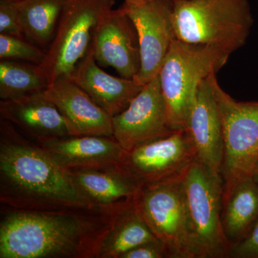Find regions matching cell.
Listing matches in <instances>:
<instances>
[{"label":"cell","mask_w":258,"mask_h":258,"mask_svg":"<svg viewBox=\"0 0 258 258\" xmlns=\"http://www.w3.org/2000/svg\"><path fill=\"white\" fill-rule=\"evenodd\" d=\"M13 1L20 2V1H21V0H13Z\"/></svg>","instance_id":"obj_29"},{"label":"cell","mask_w":258,"mask_h":258,"mask_svg":"<svg viewBox=\"0 0 258 258\" xmlns=\"http://www.w3.org/2000/svg\"><path fill=\"white\" fill-rule=\"evenodd\" d=\"M113 137L126 152L175 131L169 123L159 76L144 85L126 108L113 117Z\"/></svg>","instance_id":"obj_11"},{"label":"cell","mask_w":258,"mask_h":258,"mask_svg":"<svg viewBox=\"0 0 258 258\" xmlns=\"http://www.w3.org/2000/svg\"><path fill=\"white\" fill-rule=\"evenodd\" d=\"M0 201L8 209L23 211L106 210L86 196L69 169L2 118Z\"/></svg>","instance_id":"obj_1"},{"label":"cell","mask_w":258,"mask_h":258,"mask_svg":"<svg viewBox=\"0 0 258 258\" xmlns=\"http://www.w3.org/2000/svg\"><path fill=\"white\" fill-rule=\"evenodd\" d=\"M36 142L55 162L67 169L119 166L125 153L113 137L70 136Z\"/></svg>","instance_id":"obj_15"},{"label":"cell","mask_w":258,"mask_h":258,"mask_svg":"<svg viewBox=\"0 0 258 258\" xmlns=\"http://www.w3.org/2000/svg\"><path fill=\"white\" fill-rule=\"evenodd\" d=\"M230 55L216 47L172 42L158 76L173 130L187 128L199 85L216 74Z\"/></svg>","instance_id":"obj_4"},{"label":"cell","mask_w":258,"mask_h":258,"mask_svg":"<svg viewBox=\"0 0 258 258\" xmlns=\"http://www.w3.org/2000/svg\"><path fill=\"white\" fill-rule=\"evenodd\" d=\"M91 48L97 63L113 68L120 77L134 79L140 70L138 32L121 7L111 10L101 20Z\"/></svg>","instance_id":"obj_12"},{"label":"cell","mask_w":258,"mask_h":258,"mask_svg":"<svg viewBox=\"0 0 258 258\" xmlns=\"http://www.w3.org/2000/svg\"><path fill=\"white\" fill-rule=\"evenodd\" d=\"M124 208L59 212L7 209L0 222V258H96L102 238Z\"/></svg>","instance_id":"obj_2"},{"label":"cell","mask_w":258,"mask_h":258,"mask_svg":"<svg viewBox=\"0 0 258 258\" xmlns=\"http://www.w3.org/2000/svg\"><path fill=\"white\" fill-rule=\"evenodd\" d=\"M142 0H124L125 3H139Z\"/></svg>","instance_id":"obj_28"},{"label":"cell","mask_w":258,"mask_h":258,"mask_svg":"<svg viewBox=\"0 0 258 258\" xmlns=\"http://www.w3.org/2000/svg\"><path fill=\"white\" fill-rule=\"evenodd\" d=\"M227 258H258V222L243 240L231 247Z\"/></svg>","instance_id":"obj_26"},{"label":"cell","mask_w":258,"mask_h":258,"mask_svg":"<svg viewBox=\"0 0 258 258\" xmlns=\"http://www.w3.org/2000/svg\"><path fill=\"white\" fill-rule=\"evenodd\" d=\"M252 178L253 179L254 182L258 185V163L257 166H256L255 169H254Z\"/></svg>","instance_id":"obj_27"},{"label":"cell","mask_w":258,"mask_h":258,"mask_svg":"<svg viewBox=\"0 0 258 258\" xmlns=\"http://www.w3.org/2000/svg\"><path fill=\"white\" fill-rule=\"evenodd\" d=\"M120 258H171V255L167 245L157 238L134 247Z\"/></svg>","instance_id":"obj_25"},{"label":"cell","mask_w":258,"mask_h":258,"mask_svg":"<svg viewBox=\"0 0 258 258\" xmlns=\"http://www.w3.org/2000/svg\"><path fill=\"white\" fill-rule=\"evenodd\" d=\"M63 116L71 137H113V117L93 101L71 77H61L42 91Z\"/></svg>","instance_id":"obj_13"},{"label":"cell","mask_w":258,"mask_h":258,"mask_svg":"<svg viewBox=\"0 0 258 258\" xmlns=\"http://www.w3.org/2000/svg\"><path fill=\"white\" fill-rule=\"evenodd\" d=\"M114 5L115 0H70L39 64L49 85L61 77H71L89 50L97 27Z\"/></svg>","instance_id":"obj_7"},{"label":"cell","mask_w":258,"mask_h":258,"mask_svg":"<svg viewBox=\"0 0 258 258\" xmlns=\"http://www.w3.org/2000/svg\"><path fill=\"white\" fill-rule=\"evenodd\" d=\"M197 152V160L213 175L221 177L223 134L220 111L209 77L199 85L187 128Z\"/></svg>","instance_id":"obj_14"},{"label":"cell","mask_w":258,"mask_h":258,"mask_svg":"<svg viewBox=\"0 0 258 258\" xmlns=\"http://www.w3.org/2000/svg\"><path fill=\"white\" fill-rule=\"evenodd\" d=\"M71 78L112 117L124 111L144 87L134 79L115 77L103 71L97 63L91 46Z\"/></svg>","instance_id":"obj_16"},{"label":"cell","mask_w":258,"mask_h":258,"mask_svg":"<svg viewBox=\"0 0 258 258\" xmlns=\"http://www.w3.org/2000/svg\"><path fill=\"white\" fill-rule=\"evenodd\" d=\"M70 0H21L18 2L24 35L47 50L59 19Z\"/></svg>","instance_id":"obj_21"},{"label":"cell","mask_w":258,"mask_h":258,"mask_svg":"<svg viewBox=\"0 0 258 258\" xmlns=\"http://www.w3.org/2000/svg\"><path fill=\"white\" fill-rule=\"evenodd\" d=\"M40 66L22 61L0 60V98L11 100L42 93L48 87Z\"/></svg>","instance_id":"obj_22"},{"label":"cell","mask_w":258,"mask_h":258,"mask_svg":"<svg viewBox=\"0 0 258 258\" xmlns=\"http://www.w3.org/2000/svg\"><path fill=\"white\" fill-rule=\"evenodd\" d=\"M182 181L191 258L227 257L231 245L222 224V178L196 160Z\"/></svg>","instance_id":"obj_5"},{"label":"cell","mask_w":258,"mask_h":258,"mask_svg":"<svg viewBox=\"0 0 258 258\" xmlns=\"http://www.w3.org/2000/svg\"><path fill=\"white\" fill-rule=\"evenodd\" d=\"M176 37L231 55L243 46L253 25L248 0H172Z\"/></svg>","instance_id":"obj_3"},{"label":"cell","mask_w":258,"mask_h":258,"mask_svg":"<svg viewBox=\"0 0 258 258\" xmlns=\"http://www.w3.org/2000/svg\"><path fill=\"white\" fill-rule=\"evenodd\" d=\"M0 115L36 142L71 136L63 116L42 93L1 100Z\"/></svg>","instance_id":"obj_17"},{"label":"cell","mask_w":258,"mask_h":258,"mask_svg":"<svg viewBox=\"0 0 258 258\" xmlns=\"http://www.w3.org/2000/svg\"><path fill=\"white\" fill-rule=\"evenodd\" d=\"M220 111L223 134L221 169L223 200L242 180L252 176L258 163V102H239L209 76Z\"/></svg>","instance_id":"obj_6"},{"label":"cell","mask_w":258,"mask_h":258,"mask_svg":"<svg viewBox=\"0 0 258 258\" xmlns=\"http://www.w3.org/2000/svg\"><path fill=\"white\" fill-rule=\"evenodd\" d=\"M81 191L98 208L114 210L133 203L141 186L120 166L69 169Z\"/></svg>","instance_id":"obj_18"},{"label":"cell","mask_w":258,"mask_h":258,"mask_svg":"<svg viewBox=\"0 0 258 258\" xmlns=\"http://www.w3.org/2000/svg\"><path fill=\"white\" fill-rule=\"evenodd\" d=\"M157 238L134 201L115 217L98 245L96 258H120L134 247Z\"/></svg>","instance_id":"obj_20"},{"label":"cell","mask_w":258,"mask_h":258,"mask_svg":"<svg viewBox=\"0 0 258 258\" xmlns=\"http://www.w3.org/2000/svg\"><path fill=\"white\" fill-rule=\"evenodd\" d=\"M45 55V49L39 47L25 37L0 34V60H17L40 64Z\"/></svg>","instance_id":"obj_23"},{"label":"cell","mask_w":258,"mask_h":258,"mask_svg":"<svg viewBox=\"0 0 258 258\" xmlns=\"http://www.w3.org/2000/svg\"><path fill=\"white\" fill-rule=\"evenodd\" d=\"M257 222L258 185L247 178L237 183L222 203V227L231 247L243 240Z\"/></svg>","instance_id":"obj_19"},{"label":"cell","mask_w":258,"mask_h":258,"mask_svg":"<svg viewBox=\"0 0 258 258\" xmlns=\"http://www.w3.org/2000/svg\"><path fill=\"white\" fill-rule=\"evenodd\" d=\"M0 34L25 37L20 20L18 2L0 0Z\"/></svg>","instance_id":"obj_24"},{"label":"cell","mask_w":258,"mask_h":258,"mask_svg":"<svg viewBox=\"0 0 258 258\" xmlns=\"http://www.w3.org/2000/svg\"><path fill=\"white\" fill-rule=\"evenodd\" d=\"M183 177L143 186L134 199L137 210L154 235L167 245L171 258H191Z\"/></svg>","instance_id":"obj_9"},{"label":"cell","mask_w":258,"mask_h":258,"mask_svg":"<svg viewBox=\"0 0 258 258\" xmlns=\"http://www.w3.org/2000/svg\"><path fill=\"white\" fill-rule=\"evenodd\" d=\"M196 160L192 139L185 129L125 151L120 166L142 188L182 178Z\"/></svg>","instance_id":"obj_8"},{"label":"cell","mask_w":258,"mask_h":258,"mask_svg":"<svg viewBox=\"0 0 258 258\" xmlns=\"http://www.w3.org/2000/svg\"><path fill=\"white\" fill-rule=\"evenodd\" d=\"M121 8L138 32L141 67L134 80L144 86L159 75L171 44L176 39L172 0L124 2Z\"/></svg>","instance_id":"obj_10"}]
</instances>
